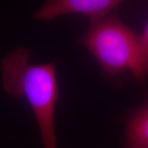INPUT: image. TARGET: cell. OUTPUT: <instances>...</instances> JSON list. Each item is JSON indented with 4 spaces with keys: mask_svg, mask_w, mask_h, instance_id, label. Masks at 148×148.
<instances>
[{
    "mask_svg": "<svg viewBox=\"0 0 148 148\" xmlns=\"http://www.w3.org/2000/svg\"><path fill=\"white\" fill-rule=\"evenodd\" d=\"M82 42L108 75L130 71L140 80L139 36L116 16L90 21Z\"/></svg>",
    "mask_w": 148,
    "mask_h": 148,
    "instance_id": "7a4b0ae2",
    "label": "cell"
},
{
    "mask_svg": "<svg viewBox=\"0 0 148 148\" xmlns=\"http://www.w3.org/2000/svg\"><path fill=\"white\" fill-rule=\"evenodd\" d=\"M122 148H148V103L131 114Z\"/></svg>",
    "mask_w": 148,
    "mask_h": 148,
    "instance_id": "277c9868",
    "label": "cell"
},
{
    "mask_svg": "<svg viewBox=\"0 0 148 148\" xmlns=\"http://www.w3.org/2000/svg\"><path fill=\"white\" fill-rule=\"evenodd\" d=\"M30 51L18 47L1 60L3 89L12 98L25 97L39 126L44 148H58L55 108L59 88L54 62L30 64Z\"/></svg>",
    "mask_w": 148,
    "mask_h": 148,
    "instance_id": "6da1fadb",
    "label": "cell"
},
{
    "mask_svg": "<svg viewBox=\"0 0 148 148\" xmlns=\"http://www.w3.org/2000/svg\"><path fill=\"white\" fill-rule=\"evenodd\" d=\"M140 42V80H144L148 74V22L143 34L139 36Z\"/></svg>",
    "mask_w": 148,
    "mask_h": 148,
    "instance_id": "5b68a950",
    "label": "cell"
},
{
    "mask_svg": "<svg viewBox=\"0 0 148 148\" xmlns=\"http://www.w3.org/2000/svg\"><path fill=\"white\" fill-rule=\"evenodd\" d=\"M121 3L118 0H49L35 12L34 18L47 21L64 14H80L92 21L110 15Z\"/></svg>",
    "mask_w": 148,
    "mask_h": 148,
    "instance_id": "3957f363",
    "label": "cell"
}]
</instances>
